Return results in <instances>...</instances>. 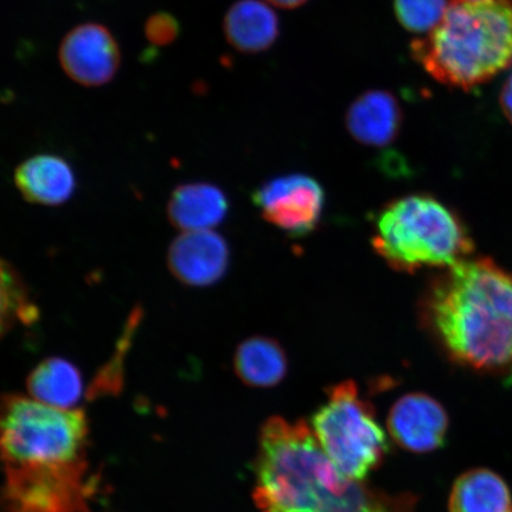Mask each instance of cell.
Here are the masks:
<instances>
[{
    "label": "cell",
    "instance_id": "6da1fadb",
    "mask_svg": "<svg viewBox=\"0 0 512 512\" xmlns=\"http://www.w3.org/2000/svg\"><path fill=\"white\" fill-rule=\"evenodd\" d=\"M88 424L78 409L31 396L3 400V503L9 512H92L95 476L87 459Z\"/></svg>",
    "mask_w": 512,
    "mask_h": 512
},
{
    "label": "cell",
    "instance_id": "7a4b0ae2",
    "mask_svg": "<svg viewBox=\"0 0 512 512\" xmlns=\"http://www.w3.org/2000/svg\"><path fill=\"white\" fill-rule=\"evenodd\" d=\"M422 326L453 362L512 375V275L489 258L466 259L428 283Z\"/></svg>",
    "mask_w": 512,
    "mask_h": 512
},
{
    "label": "cell",
    "instance_id": "3957f363",
    "mask_svg": "<svg viewBox=\"0 0 512 512\" xmlns=\"http://www.w3.org/2000/svg\"><path fill=\"white\" fill-rule=\"evenodd\" d=\"M255 477L260 512H418L412 494H387L343 475L305 421H266Z\"/></svg>",
    "mask_w": 512,
    "mask_h": 512
},
{
    "label": "cell",
    "instance_id": "277c9868",
    "mask_svg": "<svg viewBox=\"0 0 512 512\" xmlns=\"http://www.w3.org/2000/svg\"><path fill=\"white\" fill-rule=\"evenodd\" d=\"M411 53L441 85L462 91L483 85L512 64V0L457 2L412 42Z\"/></svg>",
    "mask_w": 512,
    "mask_h": 512
},
{
    "label": "cell",
    "instance_id": "5b68a950",
    "mask_svg": "<svg viewBox=\"0 0 512 512\" xmlns=\"http://www.w3.org/2000/svg\"><path fill=\"white\" fill-rule=\"evenodd\" d=\"M371 245L395 271L459 264L473 251L469 230L457 211L430 194H411L384 204L374 217Z\"/></svg>",
    "mask_w": 512,
    "mask_h": 512
},
{
    "label": "cell",
    "instance_id": "8992f818",
    "mask_svg": "<svg viewBox=\"0 0 512 512\" xmlns=\"http://www.w3.org/2000/svg\"><path fill=\"white\" fill-rule=\"evenodd\" d=\"M311 430L326 457L349 478L363 480L386 456V434L354 381L329 389L328 400L313 415Z\"/></svg>",
    "mask_w": 512,
    "mask_h": 512
},
{
    "label": "cell",
    "instance_id": "52a82bcc",
    "mask_svg": "<svg viewBox=\"0 0 512 512\" xmlns=\"http://www.w3.org/2000/svg\"><path fill=\"white\" fill-rule=\"evenodd\" d=\"M252 200L268 223L298 239L313 233L322 220L325 191L309 175L290 174L260 185Z\"/></svg>",
    "mask_w": 512,
    "mask_h": 512
},
{
    "label": "cell",
    "instance_id": "ba28073f",
    "mask_svg": "<svg viewBox=\"0 0 512 512\" xmlns=\"http://www.w3.org/2000/svg\"><path fill=\"white\" fill-rule=\"evenodd\" d=\"M60 66L70 80L83 87H101L117 75L121 64L119 43L105 25H76L63 37Z\"/></svg>",
    "mask_w": 512,
    "mask_h": 512
},
{
    "label": "cell",
    "instance_id": "9c48e42d",
    "mask_svg": "<svg viewBox=\"0 0 512 512\" xmlns=\"http://www.w3.org/2000/svg\"><path fill=\"white\" fill-rule=\"evenodd\" d=\"M229 262L228 243L213 230L183 232L172 241L168 252L172 275L192 287L219 283L228 271Z\"/></svg>",
    "mask_w": 512,
    "mask_h": 512
},
{
    "label": "cell",
    "instance_id": "30bf717a",
    "mask_svg": "<svg viewBox=\"0 0 512 512\" xmlns=\"http://www.w3.org/2000/svg\"><path fill=\"white\" fill-rule=\"evenodd\" d=\"M387 424L396 444L413 453H428L444 444L448 416L432 396L411 393L394 403Z\"/></svg>",
    "mask_w": 512,
    "mask_h": 512
},
{
    "label": "cell",
    "instance_id": "8fae6325",
    "mask_svg": "<svg viewBox=\"0 0 512 512\" xmlns=\"http://www.w3.org/2000/svg\"><path fill=\"white\" fill-rule=\"evenodd\" d=\"M345 127L358 144L383 149L398 139L403 111L398 98L386 89H369L352 101Z\"/></svg>",
    "mask_w": 512,
    "mask_h": 512
},
{
    "label": "cell",
    "instance_id": "7c38bea8",
    "mask_svg": "<svg viewBox=\"0 0 512 512\" xmlns=\"http://www.w3.org/2000/svg\"><path fill=\"white\" fill-rule=\"evenodd\" d=\"M15 184L24 200L41 206H60L76 189L72 166L53 153H40L17 166Z\"/></svg>",
    "mask_w": 512,
    "mask_h": 512
},
{
    "label": "cell",
    "instance_id": "4fadbf2b",
    "mask_svg": "<svg viewBox=\"0 0 512 512\" xmlns=\"http://www.w3.org/2000/svg\"><path fill=\"white\" fill-rule=\"evenodd\" d=\"M166 211L172 226L183 232L211 230L226 219L229 201L215 184L185 183L172 191Z\"/></svg>",
    "mask_w": 512,
    "mask_h": 512
},
{
    "label": "cell",
    "instance_id": "5bb4252c",
    "mask_svg": "<svg viewBox=\"0 0 512 512\" xmlns=\"http://www.w3.org/2000/svg\"><path fill=\"white\" fill-rule=\"evenodd\" d=\"M279 19L261 0H236L223 18V34L230 47L243 54H259L273 47Z\"/></svg>",
    "mask_w": 512,
    "mask_h": 512
},
{
    "label": "cell",
    "instance_id": "9a60e30c",
    "mask_svg": "<svg viewBox=\"0 0 512 512\" xmlns=\"http://www.w3.org/2000/svg\"><path fill=\"white\" fill-rule=\"evenodd\" d=\"M234 370L249 387L272 388L287 374L286 352L273 338L249 337L235 351Z\"/></svg>",
    "mask_w": 512,
    "mask_h": 512
},
{
    "label": "cell",
    "instance_id": "2e32d148",
    "mask_svg": "<svg viewBox=\"0 0 512 512\" xmlns=\"http://www.w3.org/2000/svg\"><path fill=\"white\" fill-rule=\"evenodd\" d=\"M448 509L450 512H509L512 509L510 490L494 471L473 469L454 483Z\"/></svg>",
    "mask_w": 512,
    "mask_h": 512
},
{
    "label": "cell",
    "instance_id": "e0dca14e",
    "mask_svg": "<svg viewBox=\"0 0 512 512\" xmlns=\"http://www.w3.org/2000/svg\"><path fill=\"white\" fill-rule=\"evenodd\" d=\"M28 390L32 399L59 409H74L83 393L80 370L68 360L50 357L31 371Z\"/></svg>",
    "mask_w": 512,
    "mask_h": 512
},
{
    "label": "cell",
    "instance_id": "ac0fdd59",
    "mask_svg": "<svg viewBox=\"0 0 512 512\" xmlns=\"http://www.w3.org/2000/svg\"><path fill=\"white\" fill-rule=\"evenodd\" d=\"M40 310L32 300L29 287L10 262L2 261V334L18 324L31 326L38 322Z\"/></svg>",
    "mask_w": 512,
    "mask_h": 512
},
{
    "label": "cell",
    "instance_id": "d6986e66",
    "mask_svg": "<svg viewBox=\"0 0 512 512\" xmlns=\"http://www.w3.org/2000/svg\"><path fill=\"white\" fill-rule=\"evenodd\" d=\"M459 0H394L396 18L413 34H428Z\"/></svg>",
    "mask_w": 512,
    "mask_h": 512
},
{
    "label": "cell",
    "instance_id": "ffe728a7",
    "mask_svg": "<svg viewBox=\"0 0 512 512\" xmlns=\"http://www.w3.org/2000/svg\"><path fill=\"white\" fill-rule=\"evenodd\" d=\"M143 317L142 307L137 306L127 319L123 335L119 339L117 352H115L112 360L108 362L104 369L100 370L96 380L93 382L91 393L95 395L115 392L121 388L123 384L124 374V356L132 342L134 332L137 331L140 320Z\"/></svg>",
    "mask_w": 512,
    "mask_h": 512
},
{
    "label": "cell",
    "instance_id": "44dd1931",
    "mask_svg": "<svg viewBox=\"0 0 512 512\" xmlns=\"http://www.w3.org/2000/svg\"><path fill=\"white\" fill-rule=\"evenodd\" d=\"M179 35V23L168 12H157L145 23V36L153 46H169Z\"/></svg>",
    "mask_w": 512,
    "mask_h": 512
},
{
    "label": "cell",
    "instance_id": "7402d4cb",
    "mask_svg": "<svg viewBox=\"0 0 512 512\" xmlns=\"http://www.w3.org/2000/svg\"><path fill=\"white\" fill-rule=\"evenodd\" d=\"M501 107L505 117L508 118L512 124V75L504 83L501 93Z\"/></svg>",
    "mask_w": 512,
    "mask_h": 512
},
{
    "label": "cell",
    "instance_id": "603a6c76",
    "mask_svg": "<svg viewBox=\"0 0 512 512\" xmlns=\"http://www.w3.org/2000/svg\"><path fill=\"white\" fill-rule=\"evenodd\" d=\"M266 2L275 6V8L293 10L300 8L309 0H266Z\"/></svg>",
    "mask_w": 512,
    "mask_h": 512
},
{
    "label": "cell",
    "instance_id": "cb8c5ba5",
    "mask_svg": "<svg viewBox=\"0 0 512 512\" xmlns=\"http://www.w3.org/2000/svg\"><path fill=\"white\" fill-rule=\"evenodd\" d=\"M459 2H478V0H459Z\"/></svg>",
    "mask_w": 512,
    "mask_h": 512
},
{
    "label": "cell",
    "instance_id": "d4e9b609",
    "mask_svg": "<svg viewBox=\"0 0 512 512\" xmlns=\"http://www.w3.org/2000/svg\"><path fill=\"white\" fill-rule=\"evenodd\" d=\"M509 512H512V509Z\"/></svg>",
    "mask_w": 512,
    "mask_h": 512
}]
</instances>
